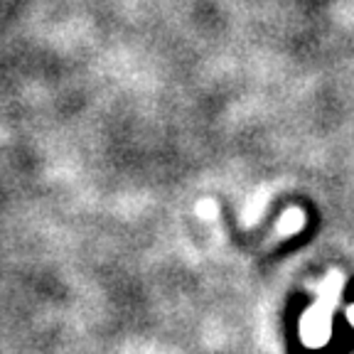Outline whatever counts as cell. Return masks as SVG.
<instances>
[{"label": "cell", "mask_w": 354, "mask_h": 354, "mask_svg": "<svg viewBox=\"0 0 354 354\" xmlns=\"http://www.w3.org/2000/svg\"><path fill=\"white\" fill-rule=\"evenodd\" d=\"M349 320H352V322H354V308H352V310H349Z\"/></svg>", "instance_id": "6da1fadb"}]
</instances>
